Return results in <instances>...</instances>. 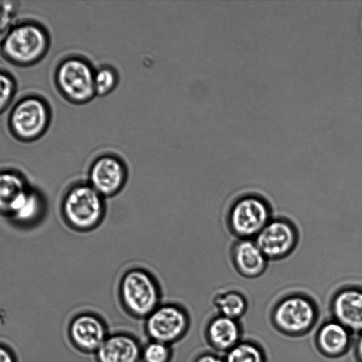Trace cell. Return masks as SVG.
I'll return each mask as SVG.
<instances>
[{"label": "cell", "mask_w": 362, "mask_h": 362, "mask_svg": "<svg viewBox=\"0 0 362 362\" xmlns=\"http://www.w3.org/2000/svg\"><path fill=\"white\" fill-rule=\"evenodd\" d=\"M51 37L47 28L33 19L16 21L0 45L1 57L20 68L36 65L47 54Z\"/></svg>", "instance_id": "obj_1"}, {"label": "cell", "mask_w": 362, "mask_h": 362, "mask_svg": "<svg viewBox=\"0 0 362 362\" xmlns=\"http://www.w3.org/2000/svg\"><path fill=\"white\" fill-rule=\"evenodd\" d=\"M105 199L87 181L74 184L62 200L61 211L64 221L78 232L94 230L105 218Z\"/></svg>", "instance_id": "obj_2"}, {"label": "cell", "mask_w": 362, "mask_h": 362, "mask_svg": "<svg viewBox=\"0 0 362 362\" xmlns=\"http://www.w3.org/2000/svg\"><path fill=\"white\" fill-rule=\"evenodd\" d=\"M52 118L49 102L42 95L30 93L20 98L8 115L11 135L22 143H32L47 132Z\"/></svg>", "instance_id": "obj_3"}, {"label": "cell", "mask_w": 362, "mask_h": 362, "mask_svg": "<svg viewBox=\"0 0 362 362\" xmlns=\"http://www.w3.org/2000/svg\"><path fill=\"white\" fill-rule=\"evenodd\" d=\"M119 297L127 314L145 320L160 304L161 290L152 273L141 267H133L120 279Z\"/></svg>", "instance_id": "obj_4"}, {"label": "cell", "mask_w": 362, "mask_h": 362, "mask_svg": "<svg viewBox=\"0 0 362 362\" xmlns=\"http://www.w3.org/2000/svg\"><path fill=\"white\" fill-rule=\"evenodd\" d=\"M95 69L84 57L71 54L62 58L54 72V86L60 95L74 105H83L96 95Z\"/></svg>", "instance_id": "obj_5"}, {"label": "cell", "mask_w": 362, "mask_h": 362, "mask_svg": "<svg viewBox=\"0 0 362 362\" xmlns=\"http://www.w3.org/2000/svg\"><path fill=\"white\" fill-rule=\"evenodd\" d=\"M272 218L266 199L255 194L240 197L232 204L228 214L230 231L238 239H252Z\"/></svg>", "instance_id": "obj_6"}, {"label": "cell", "mask_w": 362, "mask_h": 362, "mask_svg": "<svg viewBox=\"0 0 362 362\" xmlns=\"http://www.w3.org/2000/svg\"><path fill=\"white\" fill-rule=\"evenodd\" d=\"M144 320V330L150 340L170 346L185 336L190 325L188 312L173 303H160Z\"/></svg>", "instance_id": "obj_7"}, {"label": "cell", "mask_w": 362, "mask_h": 362, "mask_svg": "<svg viewBox=\"0 0 362 362\" xmlns=\"http://www.w3.org/2000/svg\"><path fill=\"white\" fill-rule=\"evenodd\" d=\"M128 178L127 166L119 156L105 153L97 156L90 165L87 182L103 197L120 192Z\"/></svg>", "instance_id": "obj_8"}, {"label": "cell", "mask_w": 362, "mask_h": 362, "mask_svg": "<svg viewBox=\"0 0 362 362\" xmlns=\"http://www.w3.org/2000/svg\"><path fill=\"white\" fill-rule=\"evenodd\" d=\"M254 240L268 260H279L295 250L298 233L291 221L272 218Z\"/></svg>", "instance_id": "obj_9"}, {"label": "cell", "mask_w": 362, "mask_h": 362, "mask_svg": "<svg viewBox=\"0 0 362 362\" xmlns=\"http://www.w3.org/2000/svg\"><path fill=\"white\" fill-rule=\"evenodd\" d=\"M312 301L302 295H291L281 300L274 311V322L281 330L298 334L309 329L315 317Z\"/></svg>", "instance_id": "obj_10"}, {"label": "cell", "mask_w": 362, "mask_h": 362, "mask_svg": "<svg viewBox=\"0 0 362 362\" xmlns=\"http://www.w3.org/2000/svg\"><path fill=\"white\" fill-rule=\"evenodd\" d=\"M109 335L103 320L92 313L76 316L69 326V336L74 346L86 353H95Z\"/></svg>", "instance_id": "obj_11"}, {"label": "cell", "mask_w": 362, "mask_h": 362, "mask_svg": "<svg viewBox=\"0 0 362 362\" xmlns=\"http://www.w3.org/2000/svg\"><path fill=\"white\" fill-rule=\"evenodd\" d=\"M332 310L337 322L349 331L362 333V288L339 290L332 299Z\"/></svg>", "instance_id": "obj_12"}, {"label": "cell", "mask_w": 362, "mask_h": 362, "mask_svg": "<svg viewBox=\"0 0 362 362\" xmlns=\"http://www.w3.org/2000/svg\"><path fill=\"white\" fill-rule=\"evenodd\" d=\"M142 346L132 334H109L95 353L97 362H139Z\"/></svg>", "instance_id": "obj_13"}, {"label": "cell", "mask_w": 362, "mask_h": 362, "mask_svg": "<svg viewBox=\"0 0 362 362\" xmlns=\"http://www.w3.org/2000/svg\"><path fill=\"white\" fill-rule=\"evenodd\" d=\"M231 259L237 272L247 279L260 276L269 261L252 239H238L232 247Z\"/></svg>", "instance_id": "obj_14"}, {"label": "cell", "mask_w": 362, "mask_h": 362, "mask_svg": "<svg viewBox=\"0 0 362 362\" xmlns=\"http://www.w3.org/2000/svg\"><path fill=\"white\" fill-rule=\"evenodd\" d=\"M205 337L213 349L229 351L237 344L240 329L235 320L220 315L209 321Z\"/></svg>", "instance_id": "obj_15"}, {"label": "cell", "mask_w": 362, "mask_h": 362, "mask_svg": "<svg viewBox=\"0 0 362 362\" xmlns=\"http://www.w3.org/2000/svg\"><path fill=\"white\" fill-rule=\"evenodd\" d=\"M45 210L44 198L30 187L13 206L8 217L21 226H30L40 221Z\"/></svg>", "instance_id": "obj_16"}, {"label": "cell", "mask_w": 362, "mask_h": 362, "mask_svg": "<svg viewBox=\"0 0 362 362\" xmlns=\"http://www.w3.org/2000/svg\"><path fill=\"white\" fill-rule=\"evenodd\" d=\"M30 187L25 177L18 170H0V214L8 216L18 200Z\"/></svg>", "instance_id": "obj_17"}, {"label": "cell", "mask_w": 362, "mask_h": 362, "mask_svg": "<svg viewBox=\"0 0 362 362\" xmlns=\"http://www.w3.org/2000/svg\"><path fill=\"white\" fill-rule=\"evenodd\" d=\"M317 342L320 349L329 356L344 352L350 343L349 330L338 322L325 324L319 330Z\"/></svg>", "instance_id": "obj_18"}, {"label": "cell", "mask_w": 362, "mask_h": 362, "mask_svg": "<svg viewBox=\"0 0 362 362\" xmlns=\"http://www.w3.org/2000/svg\"><path fill=\"white\" fill-rule=\"evenodd\" d=\"M213 301L221 315L233 320L240 317L245 312L247 306L244 296L233 290L216 294Z\"/></svg>", "instance_id": "obj_19"}, {"label": "cell", "mask_w": 362, "mask_h": 362, "mask_svg": "<svg viewBox=\"0 0 362 362\" xmlns=\"http://www.w3.org/2000/svg\"><path fill=\"white\" fill-rule=\"evenodd\" d=\"M118 83L119 74L113 66L104 64L95 69L94 86L96 95H108L115 89Z\"/></svg>", "instance_id": "obj_20"}, {"label": "cell", "mask_w": 362, "mask_h": 362, "mask_svg": "<svg viewBox=\"0 0 362 362\" xmlns=\"http://www.w3.org/2000/svg\"><path fill=\"white\" fill-rule=\"evenodd\" d=\"M225 362H264V356L257 346L243 342L228 351Z\"/></svg>", "instance_id": "obj_21"}, {"label": "cell", "mask_w": 362, "mask_h": 362, "mask_svg": "<svg viewBox=\"0 0 362 362\" xmlns=\"http://www.w3.org/2000/svg\"><path fill=\"white\" fill-rule=\"evenodd\" d=\"M172 355L173 351L170 345L149 340L144 346H142L141 361L170 362Z\"/></svg>", "instance_id": "obj_22"}, {"label": "cell", "mask_w": 362, "mask_h": 362, "mask_svg": "<svg viewBox=\"0 0 362 362\" xmlns=\"http://www.w3.org/2000/svg\"><path fill=\"white\" fill-rule=\"evenodd\" d=\"M17 82L8 71L0 69V115L11 105L17 92Z\"/></svg>", "instance_id": "obj_23"}, {"label": "cell", "mask_w": 362, "mask_h": 362, "mask_svg": "<svg viewBox=\"0 0 362 362\" xmlns=\"http://www.w3.org/2000/svg\"><path fill=\"white\" fill-rule=\"evenodd\" d=\"M18 4L17 1L0 2V45L16 23Z\"/></svg>", "instance_id": "obj_24"}, {"label": "cell", "mask_w": 362, "mask_h": 362, "mask_svg": "<svg viewBox=\"0 0 362 362\" xmlns=\"http://www.w3.org/2000/svg\"><path fill=\"white\" fill-rule=\"evenodd\" d=\"M194 362H225V361L214 354L204 353L198 356Z\"/></svg>", "instance_id": "obj_25"}, {"label": "cell", "mask_w": 362, "mask_h": 362, "mask_svg": "<svg viewBox=\"0 0 362 362\" xmlns=\"http://www.w3.org/2000/svg\"><path fill=\"white\" fill-rule=\"evenodd\" d=\"M0 362H15L11 352L3 346H0Z\"/></svg>", "instance_id": "obj_26"}, {"label": "cell", "mask_w": 362, "mask_h": 362, "mask_svg": "<svg viewBox=\"0 0 362 362\" xmlns=\"http://www.w3.org/2000/svg\"><path fill=\"white\" fill-rule=\"evenodd\" d=\"M356 354L359 362H362V333L360 335L356 346Z\"/></svg>", "instance_id": "obj_27"}]
</instances>
